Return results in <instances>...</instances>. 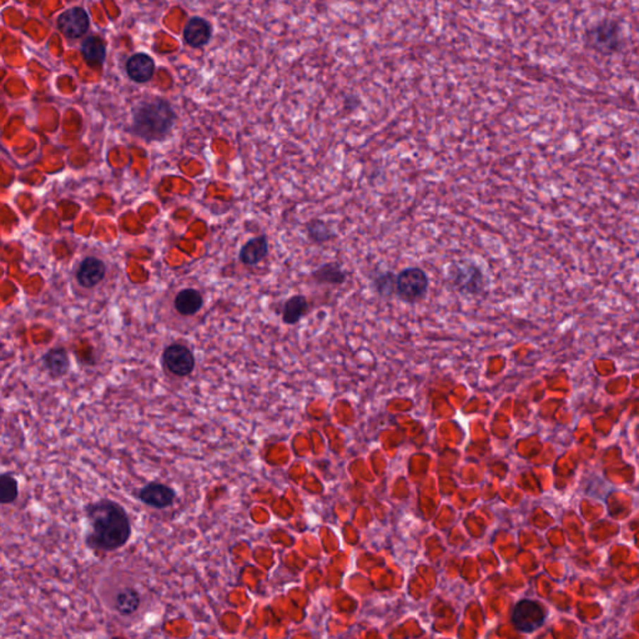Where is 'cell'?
Here are the masks:
<instances>
[{"instance_id": "cell-1", "label": "cell", "mask_w": 639, "mask_h": 639, "mask_svg": "<svg viewBox=\"0 0 639 639\" xmlns=\"http://www.w3.org/2000/svg\"><path fill=\"white\" fill-rule=\"evenodd\" d=\"M90 532L87 544L95 549L114 551L129 541L131 525L129 516L119 504L100 499L87 507Z\"/></svg>"}, {"instance_id": "cell-2", "label": "cell", "mask_w": 639, "mask_h": 639, "mask_svg": "<svg viewBox=\"0 0 639 639\" xmlns=\"http://www.w3.org/2000/svg\"><path fill=\"white\" fill-rule=\"evenodd\" d=\"M175 118L176 115L168 100H144L133 111V131L144 140H164L173 130Z\"/></svg>"}, {"instance_id": "cell-3", "label": "cell", "mask_w": 639, "mask_h": 639, "mask_svg": "<svg viewBox=\"0 0 639 639\" xmlns=\"http://www.w3.org/2000/svg\"><path fill=\"white\" fill-rule=\"evenodd\" d=\"M590 48L602 54H613L622 49L624 39L621 23L617 19H603L587 32Z\"/></svg>"}, {"instance_id": "cell-4", "label": "cell", "mask_w": 639, "mask_h": 639, "mask_svg": "<svg viewBox=\"0 0 639 639\" xmlns=\"http://www.w3.org/2000/svg\"><path fill=\"white\" fill-rule=\"evenodd\" d=\"M430 280L420 267H406L396 276L395 293L406 303H416L427 295Z\"/></svg>"}, {"instance_id": "cell-5", "label": "cell", "mask_w": 639, "mask_h": 639, "mask_svg": "<svg viewBox=\"0 0 639 639\" xmlns=\"http://www.w3.org/2000/svg\"><path fill=\"white\" fill-rule=\"evenodd\" d=\"M450 284L463 295H480L486 286V280L480 266L468 261H461L450 267Z\"/></svg>"}, {"instance_id": "cell-6", "label": "cell", "mask_w": 639, "mask_h": 639, "mask_svg": "<svg viewBox=\"0 0 639 639\" xmlns=\"http://www.w3.org/2000/svg\"><path fill=\"white\" fill-rule=\"evenodd\" d=\"M546 618V612L537 602L525 600L517 603L512 612V622L523 633H532L540 628Z\"/></svg>"}, {"instance_id": "cell-7", "label": "cell", "mask_w": 639, "mask_h": 639, "mask_svg": "<svg viewBox=\"0 0 639 639\" xmlns=\"http://www.w3.org/2000/svg\"><path fill=\"white\" fill-rule=\"evenodd\" d=\"M163 360L171 374L185 377L195 369V358L188 347L173 343L164 350Z\"/></svg>"}, {"instance_id": "cell-8", "label": "cell", "mask_w": 639, "mask_h": 639, "mask_svg": "<svg viewBox=\"0 0 639 639\" xmlns=\"http://www.w3.org/2000/svg\"><path fill=\"white\" fill-rule=\"evenodd\" d=\"M138 499H140L142 504L154 509H166L173 504L175 491L163 483H147V486L140 488V491L138 492Z\"/></svg>"}, {"instance_id": "cell-9", "label": "cell", "mask_w": 639, "mask_h": 639, "mask_svg": "<svg viewBox=\"0 0 639 639\" xmlns=\"http://www.w3.org/2000/svg\"><path fill=\"white\" fill-rule=\"evenodd\" d=\"M59 27L63 33L69 38H79L87 32L89 27V18L85 11L80 8H73L60 16Z\"/></svg>"}, {"instance_id": "cell-10", "label": "cell", "mask_w": 639, "mask_h": 639, "mask_svg": "<svg viewBox=\"0 0 639 639\" xmlns=\"http://www.w3.org/2000/svg\"><path fill=\"white\" fill-rule=\"evenodd\" d=\"M212 25L206 19L200 17H194L186 23L184 28L185 42L193 48H201L212 38Z\"/></svg>"}, {"instance_id": "cell-11", "label": "cell", "mask_w": 639, "mask_h": 639, "mask_svg": "<svg viewBox=\"0 0 639 639\" xmlns=\"http://www.w3.org/2000/svg\"><path fill=\"white\" fill-rule=\"evenodd\" d=\"M44 367L49 372L50 377L60 379L64 377L71 369V360L66 348L53 347L47 351L43 358Z\"/></svg>"}, {"instance_id": "cell-12", "label": "cell", "mask_w": 639, "mask_h": 639, "mask_svg": "<svg viewBox=\"0 0 639 639\" xmlns=\"http://www.w3.org/2000/svg\"><path fill=\"white\" fill-rule=\"evenodd\" d=\"M105 265L102 260L95 257H87L80 264L78 270V281L85 288H92L105 276Z\"/></svg>"}, {"instance_id": "cell-13", "label": "cell", "mask_w": 639, "mask_h": 639, "mask_svg": "<svg viewBox=\"0 0 639 639\" xmlns=\"http://www.w3.org/2000/svg\"><path fill=\"white\" fill-rule=\"evenodd\" d=\"M126 71L134 82L147 83L154 75L155 64L149 55L138 53L128 60Z\"/></svg>"}, {"instance_id": "cell-14", "label": "cell", "mask_w": 639, "mask_h": 639, "mask_svg": "<svg viewBox=\"0 0 639 639\" xmlns=\"http://www.w3.org/2000/svg\"><path fill=\"white\" fill-rule=\"evenodd\" d=\"M269 252V243L266 236L251 238L241 248L240 260L245 265H257L264 260Z\"/></svg>"}, {"instance_id": "cell-15", "label": "cell", "mask_w": 639, "mask_h": 639, "mask_svg": "<svg viewBox=\"0 0 639 639\" xmlns=\"http://www.w3.org/2000/svg\"><path fill=\"white\" fill-rule=\"evenodd\" d=\"M175 310L183 316H193L200 311L204 300L201 293L195 288H184L181 290L174 300Z\"/></svg>"}, {"instance_id": "cell-16", "label": "cell", "mask_w": 639, "mask_h": 639, "mask_svg": "<svg viewBox=\"0 0 639 639\" xmlns=\"http://www.w3.org/2000/svg\"><path fill=\"white\" fill-rule=\"evenodd\" d=\"M309 310L308 300L303 295H295L288 298L282 310V321L287 325H295L303 319Z\"/></svg>"}, {"instance_id": "cell-17", "label": "cell", "mask_w": 639, "mask_h": 639, "mask_svg": "<svg viewBox=\"0 0 639 639\" xmlns=\"http://www.w3.org/2000/svg\"><path fill=\"white\" fill-rule=\"evenodd\" d=\"M315 280L320 284H331V285H341L346 280V274L342 271L341 267L337 264H325L315 271Z\"/></svg>"}, {"instance_id": "cell-18", "label": "cell", "mask_w": 639, "mask_h": 639, "mask_svg": "<svg viewBox=\"0 0 639 639\" xmlns=\"http://www.w3.org/2000/svg\"><path fill=\"white\" fill-rule=\"evenodd\" d=\"M140 606V596L135 590L126 588V590H120L119 593L115 596V608L118 612L129 616L135 612L136 609Z\"/></svg>"}, {"instance_id": "cell-19", "label": "cell", "mask_w": 639, "mask_h": 639, "mask_svg": "<svg viewBox=\"0 0 639 639\" xmlns=\"http://www.w3.org/2000/svg\"><path fill=\"white\" fill-rule=\"evenodd\" d=\"M19 496L17 478L11 473L0 475V504H13Z\"/></svg>"}, {"instance_id": "cell-20", "label": "cell", "mask_w": 639, "mask_h": 639, "mask_svg": "<svg viewBox=\"0 0 639 639\" xmlns=\"http://www.w3.org/2000/svg\"><path fill=\"white\" fill-rule=\"evenodd\" d=\"M83 54L90 64H100L105 59V45L102 39L89 38L83 44Z\"/></svg>"}, {"instance_id": "cell-21", "label": "cell", "mask_w": 639, "mask_h": 639, "mask_svg": "<svg viewBox=\"0 0 639 639\" xmlns=\"http://www.w3.org/2000/svg\"><path fill=\"white\" fill-rule=\"evenodd\" d=\"M308 233H309L310 238L312 241L319 243V244L329 241L331 236H332L329 226L326 225L325 222L321 221L319 219L312 220L310 224H308Z\"/></svg>"}, {"instance_id": "cell-22", "label": "cell", "mask_w": 639, "mask_h": 639, "mask_svg": "<svg viewBox=\"0 0 639 639\" xmlns=\"http://www.w3.org/2000/svg\"><path fill=\"white\" fill-rule=\"evenodd\" d=\"M396 276L392 272H384L375 279V287L382 296H391L395 293Z\"/></svg>"}]
</instances>
